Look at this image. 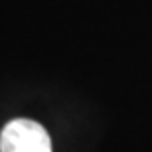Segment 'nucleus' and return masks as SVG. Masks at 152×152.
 <instances>
[{
	"label": "nucleus",
	"mask_w": 152,
	"mask_h": 152,
	"mask_svg": "<svg viewBox=\"0 0 152 152\" xmlns=\"http://www.w3.org/2000/svg\"><path fill=\"white\" fill-rule=\"evenodd\" d=\"M0 152H51V140L39 123L14 118L0 132Z\"/></svg>",
	"instance_id": "f257e3e1"
}]
</instances>
